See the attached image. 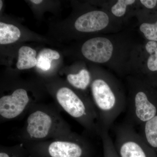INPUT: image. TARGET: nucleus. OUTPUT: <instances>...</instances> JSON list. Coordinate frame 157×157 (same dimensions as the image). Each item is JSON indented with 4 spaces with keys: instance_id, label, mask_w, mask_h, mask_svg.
I'll use <instances>...</instances> for the list:
<instances>
[{
    "instance_id": "obj_1",
    "label": "nucleus",
    "mask_w": 157,
    "mask_h": 157,
    "mask_svg": "<svg viewBox=\"0 0 157 157\" xmlns=\"http://www.w3.org/2000/svg\"><path fill=\"white\" fill-rule=\"evenodd\" d=\"M27 114L24 125L17 135L21 143L70 137L76 133L54 107L37 104Z\"/></svg>"
},
{
    "instance_id": "obj_21",
    "label": "nucleus",
    "mask_w": 157,
    "mask_h": 157,
    "mask_svg": "<svg viewBox=\"0 0 157 157\" xmlns=\"http://www.w3.org/2000/svg\"><path fill=\"white\" fill-rule=\"evenodd\" d=\"M140 2L142 5L149 9L155 8L157 3L156 0H141Z\"/></svg>"
},
{
    "instance_id": "obj_23",
    "label": "nucleus",
    "mask_w": 157,
    "mask_h": 157,
    "mask_svg": "<svg viewBox=\"0 0 157 157\" xmlns=\"http://www.w3.org/2000/svg\"><path fill=\"white\" fill-rule=\"evenodd\" d=\"M3 6V2L2 1H0V10L2 9Z\"/></svg>"
},
{
    "instance_id": "obj_4",
    "label": "nucleus",
    "mask_w": 157,
    "mask_h": 157,
    "mask_svg": "<svg viewBox=\"0 0 157 157\" xmlns=\"http://www.w3.org/2000/svg\"><path fill=\"white\" fill-rule=\"evenodd\" d=\"M92 102L98 114L100 129L109 131L116 119L126 107L108 82L96 78L91 82Z\"/></svg>"
},
{
    "instance_id": "obj_9",
    "label": "nucleus",
    "mask_w": 157,
    "mask_h": 157,
    "mask_svg": "<svg viewBox=\"0 0 157 157\" xmlns=\"http://www.w3.org/2000/svg\"><path fill=\"white\" fill-rule=\"evenodd\" d=\"M139 134L152 148L157 149V114L140 126Z\"/></svg>"
},
{
    "instance_id": "obj_8",
    "label": "nucleus",
    "mask_w": 157,
    "mask_h": 157,
    "mask_svg": "<svg viewBox=\"0 0 157 157\" xmlns=\"http://www.w3.org/2000/svg\"><path fill=\"white\" fill-rule=\"evenodd\" d=\"M109 22V17L105 12L92 11L78 17L75 23V27L79 32L91 33L105 28Z\"/></svg>"
},
{
    "instance_id": "obj_14",
    "label": "nucleus",
    "mask_w": 157,
    "mask_h": 157,
    "mask_svg": "<svg viewBox=\"0 0 157 157\" xmlns=\"http://www.w3.org/2000/svg\"><path fill=\"white\" fill-rule=\"evenodd\" d=\"M99 136L102 140L104 157H120L116 151L113 141L108 130L101 129Z\"/></svg>"
},
{
    "instance_id": "obj_24",
    "label": "nucleus",
    "mask_w": 157,
    "mask_h": 157,
    "mask_svg": "<svg viewBox=\"0 0 157 157\" xmlns=\"http://www.w3.org/2000/svg\"><path fill=\"white\" fill-rule=\"evenodd\" d=\"M155 55L157 57V48H156V49L155 51Z\"/></svg>"
},
{
    "instance_id": "obj_19",
    "label": "nucleus",
    "mask_w": 157,
    "mask_h": 157,
    "mask_svg": "<svg viewBox=\"0 0 157 157\" xmlns=\"http://www.w3.org/2000/svg\"><path fill=\"white\" fill-rule=\"evenodd\" d=\"M149 70L151 71H157V57L155 54L151 55L147 63Z\"/></svg>"
},
{
    "instance_id": "obj_20",
    "label": "nucleus",
    "mask_w": 157,
    "mask_h": 157,
    "mask_svg": "<svg viewBox=\"0 0 157 157\" xmlns=\"http://www.w3.org/2000/svg\"><path fill=\"white\" fill-rule=\"evenodd\" d=\"M157 48V43L155 41H149L147 42L145 46L147 51L151 55H152L155 52Z\"/></svg>"
},
{
    "instance_id": "obj_3",
    "label": "nucleus",
    "mask_w": 157,
    "mask_h": 157,
    "mask_svg": "<svg viewBox=\"0 0 157 157\" xmlns=\"http://www.w3.org/2000/svg\"><path fill=\"white\" fill-rule=\"evenodd\" d=\"M54 94L63 110L78 122L88 134L99 136L101 130L92 101L82 97L66 86L57 88Z\"/></svg>"
},
{
    "instance_id": "obj_13",
    "label": "nucleus",
    "mask_w": 157,
    "mask_h": 157,
    "mask_svg": "<svg viewBox=\"0 0 157 157\" xmlns=\"http://www.w3.org/2000/svg\"><path fill=\"white\" fill-rule=\"evenodd\" d=\"M0 157H28L27 150L23 144L11 146H0Z\"/></svg>"
},
{
    "instance_id": "obj_17",
    "label": "nucleus",
    "mask_w": 157,
    "mask_h": 157,
    "mask_svg": "<svg viewBox=\"0 0 157 157\" xmlns=\"http://www.w3.org/2000/svg\"><path fill=\"white\" fill-rule=\"evenodd\" d=\"M38 56L44 57L49 59L51 61L59 58L60 55L58 52L50 48H44L39 52Z\"/></svg>"
},
{
    "instance_id": "obj_6",
    "label": "nucleus",
    "mask_w": 157,
    "mask_h": 157,
    "mask_svg": "<svg viewBox=\"0 0 157 157\" xmlns=\"http://www.w3.org/2000/svg\"><path fill=\"white\" fill-rule=\"evenodd\" d=\"M37 104L36 98L31 95L26 89H14L0 98L1 123L22 117Z\"/></svg>"
},
{
    "instance_id": "obj_18",
    "label": "nucleus",
    "mask_w": 157,
    "mask_h": 157,
    "mask_svg": "<svg viewBox=\"0 0 157 157\" xmlns=\"http://www.w3.org/2000/svg\"><path fill=\"white\" fill-rule=\"evenodd\" d=\"M51 61L49 59L38 56L37 57L36 67L43 71H48L51 67Z\"/></svg>"
},
{
    "instance_id": "obj_22",
    "label": "nucleus",
    "mask_w": 157,
    "mask_h": 157,
    "mask_svg": "<svg viewBox=\"0 0 157 157\" xmlns=\"http://www.w3.org/2000/svg\"><path fill=\"white\" fill-rule=\"evenodd\" d=\"M30 2L33 3L34 4L38 5V4H40L42 3V0H32Z\"/></svg>"
},
{
    "instance_id": "obj_5",
    "label": "nucleus",
    "mask_w": 157,
    "mask_h": 157,
    "mask_svg": "<svg viewBox=\"0 0 157 157\" xmlns=\"http://www.w3.org/2000/svg\"><path fill=\"white\" fill-rule=\"evenodd\" d=\"M113 144L120 157H151V147L132 125L125 122L117 126Z\"/></svg>"
},
{
    "instance_id": "obj_10",
    "label": "nucleus",
    "mask_w": 157,
    "mask_h": 157,
    "mask_svg": "<svg viewBox=\"0 0 157 157\" xmlns=\"http://www.w3.org/2000/svg\"><path fill=\"white\" fill-rule=\"evenodd\" d=\"M36 52L34 49L24 46L18 51V60L16 66L20 70H27L37 64Z\"/></svg>"
},
{
    "instance_id": "obj_2",
    "label": "nucleus",
    "mask_w": 157,
    "mask_h": 157,
    "mask_svg": "<svg viewBox=\"0 0 157 157\" xmlns=\"http://www.w3.org/2000/svg\"><path fill=\"white\" fill-rule=\"evenodd\" d=\"M22 143L28 157H94L91 144L76 133L70 137Z\"/></svg>"
},
{
    "instance_id": "obj_15",
    "label": "nucleus",
    "mask_w": 157,
    "mask_h": 157,
    "mask_svg": "<svg viewBox=\"0 0 157 157\" xmlns=\"http://www.w3.org/2000/svg\"><path fill=\"white\" fill-rule=\"evenodd\" d=\"M140 29L147 39L157 42V21L155 24L144 23L140 26Z\"/></svg>"
},
{
    "instance_id": "obj_12",
    "label": "nucleus",
    "mask_w": 157,
    "mask_h": 157,
    "mask_svg": "<svg viewBox=\"0 0 157 157\" xmlns=\"http://www.w3.org/2000/svg\"><path fill=\"white\" fill-rule=\"evenodd\" d=\"M21 32L17 27L11 24L0 22V44L6 45L17 41Z\"/></svg>"
},
{
    "instance_id": "obj_11",
    "label": "nucleus",
    "mask_w": 157,
    "mask_h": 157,
    "mask_svg": "<svg viewBox=\"0 0 157 157\" xmlns=\"http://www.w3.org/2000/svg\"><path fill=\"white\" fill-rule=\"evenodd\" d=\"M67 78L70 85L79 90H86L91 82L90 73L85 69H82L76 74H68Z\"/></svg>"
},
{
    "instance_id": "obj_16",
    "label": "nucleus",
    "mask_w": 157,
    "mask_h": 157,
    "mask_svg": "<svg viewBox=\"0 0 157 157\" xmlns=\"http://www.w3.org/2000/svg\"><path fill=\"white\" fill-rule=\"evenodd\" d=\"M135 2V0H118L111 8L112 13L117 17H121L125 13L127 6Z\"/></svg>"
},
{
    "instance_id": "obj_7",
    "label": "nucleus",
    "mask_w": 157,
    "mask_h": 157,
    "mask_svg": "<svg viewBox=\"0 0 157 157\" xmlns=\"http://www.w3.org/2000/svg\"><path fill=\"white\" fill-rule=\"evenodd\" d=\"M113 45L109 39L96 37L86 41L82 47V52L86 58L95 63H106L111 57Z\"/></svg>"
}]
</instances>
